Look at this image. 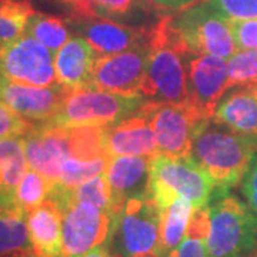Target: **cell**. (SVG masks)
Returning a JSON list of instances; mask_svg holds the SVG:
<instances>
[{
	"label": "cell",
	"mask_w": 257,
	"mask_h": 257,
	"mask_svg": "<svg viewBox=\"0 0 257 257\" xmlns=\"http://www.w3.org/2000/svg\"><path fill=\"white\" fill-rule=\"evenodd\" d=\"M52 182L35 169H29L16 192V204L26 214L49 199Z\"/></svg>",
	"instance_id": "cell-26"
},
{
	"label": "cell",
	"mask_w": 257,
	"mask_h": 257,
	"mask_svg": "<svg viewBox=\"0 0 257 257\" xmlns=\"http://www.w3.org/2000/svg\"><path fill=\"white\" fill-rule=\"evenodd\" d=\"M149 192L160 210L177 197L187 199L193 209H202L214 192V182L192 156H156L150 163Z\"/></svg>",
	"instance_id": "cell-5"
},
{
	"label": "cell",
	"mask_w": 257,
	"mask_h": 257,
	"mask_svg": "<svg viewBox=\"0 0 257 257\" xmlns=\"http://www.w3.org/2000/svg\"><path fill=\"white\" fill-rule=\"evenodd\" d=\"M83 257H119L116 256L110 248L107 247L106 244H101V246H97V247L92 248L90 251H87Z\"/></svg>",
	"instance_id": "cell-37"
},
{
	"label": "cell",
	"mask_w": 257,
	"mask_h": 257,
	"mask_svg": "<svg viewBox=\"0 0 257 257\" xmlns=\"http://www.w3.org/2000/svg\"><path fill=\"white\" fill-rule=\"evenodd\" d=\"M155 6H159L162 9H172V10H180L192 5L194 2L199 0H150Z\"/></svg>",
	"instance_id": "cell-36"
},
{
	"label": "cell",
	"mask_w": 257,
	"mask_h": 257,
	"mask_svg": "<svg viewBox=\"0 0 257 257\" xmlns=\"http://www.w3.org/2000/svg\"><path fill=\"white\" fill-rule=\"evenodd\" d=\"M29 237L37 254L62 257L63 213L52 199H47L26 216Z\"/></svg>",
	"instance_id": "cell-20"
},
{
	"label": "cell",
	"mask_w": 257,
	"mask_h": 257,
	"mask_svg": "<svg viewBox=\"0 0 257 257\" xmlns=\"http://www.w3.org/2000/svg\"><path fill=\"white\" fill-rule=\"evenodd\" d=\"M193 204L184 197H177L165 210H160V251L167 257L179 247L187 233Z\"/></svg>",
	"instance_id": "cell-23"
},
{
	"label": "cell",
	"mask_w": 257,
	"mask_h": 257,
	"mask_svg": "<svg viewBox=\"0 0 257 257\" xmlns=\"http://www.w3.org/2000/svg\"><path fill=\"white\" fill-rule=\"evenodd\" d=\"M67 93L69 89L59 83L49 87H37L0 77V101L32 123H47L55 119Z\"/></svg>",
	"instance_id": "cell-14"
},
{
	"label": "cell",
	"mask_w": 257,
	"mask_h": 257,
	"mask_svg": "<svg viewBox=\"0 0 257 257\" xmlns=\"http://www.w3.org/2000/svg\"><path fill=\"white\" fill-rule=\"evenodd\" d=\"M211 119L231 132L257 136V84L227 89Z\"/></svg>",
	"instance_id": "cell-18"
},
{
	"label": "cell",
	"mask_w": 257,
	"mask_h": 257,
	"mask_svg": "<svg viewBox=\"0 0 257 257\" xmlns=\"http://www.w3.org/2000/svg\"><path fill=\"white\" fill-rule=\"evenodd\" d=\"M229 89L257 84V49L239 50L227 60Z\"/></svg>",
	"instance_id": "cell-30"
},
{
	"label": "cell",
	"mask_w": 257,
	"mask_h": 257,
	"mask_svg": "<svg viewBox=\"0 0 257 257\" xmlns=\"http://www.w3.org/2000/svg\"><path fill=\"white\" fill-rule=\"evenodd\" d=\"M176 37L190 55L219 56L229 60L239 52L229 20L209 0H199L170 15Z\"/></svg>",
	"instance_id": "cell-6"
},
{
	"label": "cell",
	"mask_w": 257,
	"mask_h": 257,
	"mask_svg": "<svg viewBox=\"0 0 257 257\" xmlns=\"http://www.w3.org/2000/svg\"><path fill=\"white\" fill-rule=\"evenodd\" d=\"M33 126L35 123L23 119L16 111L12 110L8 104L0 101V140L23 138Z\"/></svg>",
	"instance_id": "cell-31"
},
{
	"label": "cell",
	"mask_w": 257,
	"mask_h": 257,
	"mask_svg": "<svg viewBox=\"0 0 257 257\" xmlns=\"http://www.w3.org/2000/svg\"><path fill=\"white\" fill-rule=\"evenodd\" d=\"M239 50L257 49V19H227Z\"/></svg>",
	"instance_id": "cell-33"
},
{
	"label": "cell",
	"mask_w": 257,
	"mask_h": 257,
	"mask_svg": "<svg viewBox=\"0 0 257 257\" xmlns=\"http://www.w3.org/2000/svg\"><path fill=\"white\" fill-rule=\"evenodd\" d=\"M140 0H84L74 13L79 19H123L139 8Z\"/></svg>",
	"instance_id": "cell-28"
},
{
	"label": "cell",
	"mask_w": 257,
	"mask_h": 257,
	"mask_svg": "<svg viewBox=\"0 0 257 257\" xmlns=\"http://www.w3.org/2000/svg\"><path fill=\"white\" fill-rule=\"evenodd\" d=\"M97 53L84 37H72L55 56L57 83L67 89L90 86Z\"/></svg>",
	"instance_id": "cell-19"
},
{
	"label": "cell",
	"mask_w": 257,
	"mask_h": 257,
	"mask_svg": "<svg viewBox=\"0 0 257 257\" xmlns=\"http://www.w3.org/2000/svg\"><path fill=\"white\" fill-rule=\"evenodd\" d=\"M26 257H50V256H42V254H37V253H35V251H33V253H30V254Z\"/></svg>",
	"instance_id": "cell-38"
},
{
	"label": "cell",
	"mask_w": 257,
	"mask_h": 257,
	"mask_svg": "<svg viewBox=\"0 0 257 257\" xmlns=\"http://www.w3.org/2000/svg\"><path fill=\"white\" fill-rule=\"evenodd\" d=\"M23 145L29 167L42 173L52 183L59 180L64 160L73 157L70 128L52 121L35 124L23 136Z\"/></svg>",
	"instance_id": "cell-12"
},
{
	"label": "cell",
	"mask_w": 257,
	"mask_h": 257,
	"mask_svg": "<svg viewBox=\"0 0 257 257\" xmlns=\"http://www.w3.org/2000/svg\"><path fill=\"white\" fill-rule=\"evenodd\" d=\"M0 74L10 82L37 87L57 83L53 53L29 35L0 46Z\"/></svg>",
	"instance_id": "cell-10"
},
{
	"label": "cell",
	"mask_w": 257,
	"mask_h": 257,
	"mask_svg": "<svg viewBox=\"0 0 257 257\" xmlns=\"http://www.w3.org/2000/svg\"><path fill=\"white\" fill-rule=\"evenodd\" d=\"M25 35L35 37L52 53H57L69 40V30L62 19L40 13L29 19Z\"/></svg>",
	"instance_id": "cell-25"
},
{
	"label": "cell",
	"mask_w": 257,
	"mask_h": 257,
	"mask_svg": "<svg viewBox=\"0 0 257 257\" xmlns=\"http://www.w3.org/2000/svg\"><path fill=\"white\" fill-rule=\"evenodd\" d=\"M77 28L99 56L121 53L149 42V32L145 29L119 25L109 19H83Z\"/></svg>",
	"instance_id": "cell-17"
},
{
	"label": "cell",
	"mask_w": 257,
	"mask_h": 257,
	"mask_svg": "<svg viewBox=\"0 0 257 257\" xmlns=\"http://www.w3.org/2000/svg\"><path fill=\"white\" fill-rule=\"evenodd\" d=\"M187 66L189 101L204 119H211L221 96L229 89L227 62L219 56L192 55Z\"/></svg>",
	"instance_id": "cell-13"
},
{
	"label": "cell",
	"mask_w": 257,
	"mask_h": 257,
	"mask_svg": "<svg viewBox=\"0 0 257 257\" xmlns=\"http://www.w3.org/2000/svg\"><path fill=\"white\" fill-rule=\"evenodd\" d=\"M119 257H163L160 251V209L150 192L132 197L111 221L104 243Z\"/></svg>",
	"instance_id": "cell-4"
},
{
	"label": "cell",
	"mask_w": 257,
	"mask_h": 257,
	"mask_svg": "<svg viewBox=\"0 0 257 257\" xmlns=\"http://www.w3.org/2000/svg\"><path fill=\"white\" fill-rule=\"evenodd\" d=\"M23 138L0 140V207L13 209L16 192L29 169Z\"/></svg>",
	"instance_id": "cell-21"
},
{
	"label": "cell",
	"mask_w": 257,
	"mask_h": 257,
	"mask_svg": "<svg viewBox=\"0 0 257 257\" xmlns=\"http://www.w3.org/2000/svg\"><path fill=\"white\" fill-rule=\"evenodd\" d=\"M206 241L207 236L187 230L183 241L167 257H209Z\"/></svg>",
	"instance_id": "cell-34"
},
{
	"label": "cell",
	"mask_w": 257,
	"mask_h": 257,
	"mask_svg": "<svg viewBox=\"0 0 257 257\" xmlns=\"http://www.w3.org/2000/svg\"><path fill=\"white\" fill-rule=\"evenodd\" d=\"M109 159L110 157L80 160L76 157H69L64 160L60 167V176H59L57 183H60L67 189H76L84 182L104 173Z\"/></svg>",
	"instance_id": "cell-27"
},
{
	"label": "cell",
	"mask_w": 257,
	"mask_h": 257,
	"mask_svg": "<svg viewBox=\"0 0 257 257\" xmlns=\"http://www.w3.org/2000/svg\"><path fill=\"white\" fill-rule=\"evenodd\" d=\"M147 43L116 55L99 56L93 67L90 86L120 94H140L149 60Z\"/></svg>",
	"instance_id": "cell-11"
},
{
	"label": "cell",
	"mask_w": 257,
	"mask_h": 257,
	"mask_svg": "<svg viewBox=\"0 0 257 257\" xmlns=\"http://www.w3.org/2000/svg\"><path fill=\"white\" fill-rule=\"evenodd\" d=\"M149 60L140 94L147 101L186 103L187 67L184 59L190 53L176 37L170 16H163L149 30Z\"/></svg>",
	"instance_id": "cell-2"
},
{
	"label": "cell",
	"mask_w": 257,
	"mask_h": 257,
	"mask_svg": "<svg viewBox=\"0 0 257 257\" xmlns=\"http://www.w3.org/2000/svg\"><path fill=\"white\" fill-rule=\"evenodd\" d=\"M209 257H251L257 251V221L247 203L214 190L207 203Z\"/></svg>",
	"instance_id": "cell-3"
},
{
	"label": "cell",
	"mask_w": 257,
	"mask_h": 257,
	"mask_svg": "<svg viewBox=\"0 0 257 257\" xmlns=\"http://www.w3.org/2000/svg\"><path fill=\"white\" fill-rule=\"evenodd\" d=\"M143 106L127 119L104 127L107 156H157L156 135Z\"/></svg>",
	"instance_id": "cell-15"
},
{
	"label": "cell",
	"mask_w": 257,
	"mask_h": 257,
	"mask_svg": "<svg viewBox=\"0 0 257 257\" xmlns=\"http://www.w3.org/2000/svg\"><path fill=\"white\" fill-rule=\"evenodd\" d=\"M26 213L0 207V257H26L33 253Z\"/></svg>",
	"instance_id": "cell-22"
},
{
	"label": "cell",
	"mask_w": 257,
	"mask_h": 257,
	"mask_svg": "<svg viewBox=\"0 0 257 257\" xmlns=\"http://www.w3.org/2000/svg\"><path fill=\"white\" fill-rule=\"evenodd\" d=\"M36 12L26 0H0V46L23 36Z\"/></svg>",
	"instance_id": "cell-24"
},
{
	"label": "cell",
	"mask_w": 257,
	"mask_h": 257,
	"mask_svg": "<svg viewBox=\"0 0 257 257\" xmlns=\"http://www.w3.org/2000/svg\"><path fill=\"white\" fill-rule=\"evenodd\" d=\"M241 192L257 221V153L241 179Z\"/></svg>",
	"instance_id": "cell-35"
},
{
	"label": "cell",
	"mask_w": 257,
	"mask_h": 257,
	"mask_svg": "<svg viewBox=\"0 0 257 257\" xmlns=\"http://www.w3.org/2000/svg\"><path fill=\"white\" fill-rule=\"evenodd\" d=\"M143 107L156 135L157 156H190L196 128L207 120L202 113L190 101L179 104L146 101Z\"/></svg>",
	"instance_id": "cell-9"
},
{
	"label": "cell",
	"mask_w": 257,
	"mask_h": 257,
	"mask_svg": "<svg viewBox=\"0 0 257 257\" xmlns=\"http://www.w3.org/2000/svg\"><path fill=\"white\" fill-rule=\"evenodd\" d=\"M72 196L79 202L90 203L93 206L99 207L100 210L109 213L111 217L113 197H111L110 184L104 173L84 182L76 189H72Z\"/></svg>",
	"instance_id": "cell-29"
},
{
	"label": "cell",
	"mask_w": 257,
	"mask_h": 257,
	"mask_svg": "<svg viewBox=\"0 0 257 257\" xmlns=\"http://www.w3.org/2000/svg\"><path fill=\"white\" fill-rule=\"evenodd\" d=\"M146 101L142 94H120L93 86L69 89L52 123L63 127L111 126L135 114Z\"/></svg>",
	"instance_id": "cell-7"
},
{
	"label": "cell",
	"mask_w": 257,
	"mask_h": 257,
	"mask_svg": "<svg viewBox=\"0 0 257 257\" xmlns=\"http://www.w3.org/2000/svg\"><path fill=\"white\" fill-rule=\"evenodd\" d=\"M216 12L226 19H257V0H209Z\"/></svg>",
	"instance_id": "cell-32"
},
{
	"label": "cell",
	"mask_w": 257,
	"mask_h": 257,
	"mask_svg": "<svg viewBox=\"0 0 257 257\" xmlns=\"http://www.w3.org/2000/svg\"><path fill=\"white\" fill-rule=\"evenodd\" d=\"M49 199L57 203L63 213L62 257H83L107 241L111 230L109 213L90 203L73 199L72 189L57 182L52 183Z\"/></svg>",
	"instance_id": "cell-8"
},
{
	"label": "cell",
	"mask_w": 257,
	"mask_h": 257,
	"mask_svg": "<svg viewBox=\"0 0 257 257\" xmlns=\"http://www.w3.org/2000/svg\"><path fill=\"white\" fill-rule=\"evenodd\" d=\"M257 153V136L231 132L213 119L196 128L190 156L214 182V190L229 192L241 182Z\"/></svg>",
	"instance_id": "cell-1"
},
{
	"label": "cell",
	"mask_w": 257,
	"mask_h": 257,
	"mask_svg": "<svg viewBox=\"0 0 257 257\" xmlns=\"http://www.w3.org/2000/svg\"><path fill=\"white\" fill-rule=\"evenodd\" d=\"M0 77H2V74H0Z\"/></svg>",
	"instance_id": "cell-39"
},
{
	"label": "cell",
	"mask_w": 257,
	"mask_h": 257,
	"mask_svg": "<svg viewBox=\"0 0 257 257\" xmlns=\"http://www.w3.org/2000/svg\"><path fill=\"white\" fill-rule=\"evenodd\" d=\"M152 159L145 156H113L107 162L104 175L109 180L113 197L111 221L124 203L149 192Z\"/></svg>",
	"instance_id": "cell-16"
}]
</instances>
